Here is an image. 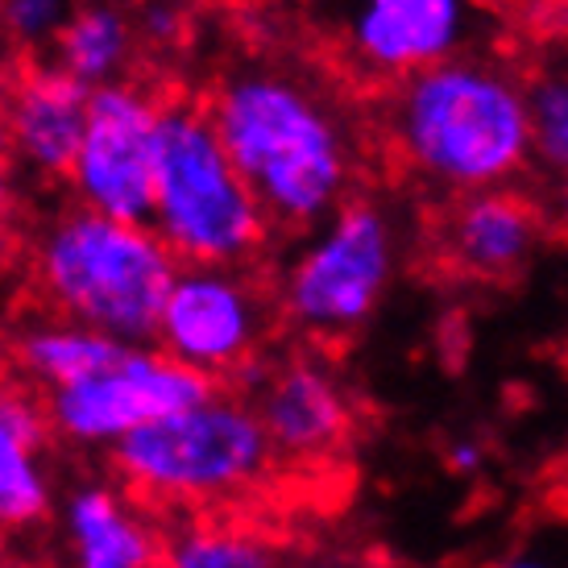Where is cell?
Segmentation results:
<instances>
[{"label":"cell","instance_id":"2","mask_svg":"<svg viewBox=\"0 0 568 568\" xmlns=\"http://www.w3.org/2000/svg\"><path fill=\"white\" fill-rule=\"evenodd\" d=\"M395 138L415 171L457 195L506 187L531 162L527 83L498 63L440 59L403 80Z\"/></svg>","mask_w":568,"mask_h":568},{"label":"cell","instance_id":"1","mask_svg":"<svg viewBox=\"0 0 568 568\" xmlns=\"http://www.w3.org/2000/svg\"><path fill=\"white\" fill-rule=\"evenodd\" d=\"M207 121L274 224H320L341 207L353 150L341 116L291 75L241 71L212 95Z\"/></svg>","mask_w":568,"mask_h":568},{"label":"cell","instance_id":"4","mask_svg":"<svg viewBox=\"0 0 568 568\" xmlns=\"http://www.w3.org/2000/svg\"><path fill=\"white\" fill-rule=\"evenodd\" d=\"M274 448L245 398L207 390L200 403L159 415L112 444V469L150 503L200 506L253 489Z\"/></svg>","mask_w":568,"mask_h":568},{"label":"cell","instance_id":"14","mask_svg":"<svg viewBox=\"0 0 568 568\" xmlns=\"http://www.w3.org/2000/svg\"><path fill=\"white\" fill-rule=\"evenodd\" d=\"M63 539L80 568H145L162 552L154 523L112 486H80L63 503Z\"/></svg>","mask_w":568,"mask_h":568},{"label":"cell","instance_id":"15","mask_svg":"<svg viewBox=\"0 0 568 568\" xmlns=\"http://www.w3.org/2000/svg\"><path fill=\"white\" fill-rule=\"evenodd\" d=\"M536 207L506 187L465 191V200H460V207L453 212V224H448L453 257L469 274H481V278H498V274L519 270L536 253Z\"/></svg>","mask_w":568,"mask_h":568},{"label":"cell","instance_id":"10","mask_svg":"<svg viewBox=\"0 0 568 568\" xmlns=\"http://www.w3.org/2000/svg\"><path fill=\"white\" fill-rule=\"evenodd\" d=\"M465 33L469 0H357L348 13L353 59L398 80L453 59Z\"/></svg>","mask_w":568,"mask_h":568},{"label":"cell","instance_id":"17","mask_svg":"<svg viewBox=\"0 0 568 568\" xmlns=\"http://www.w3.org/2000/svg\"><path fill=\"white\" fill-rule=\"evenodd\" d=\"M125 341H116L109 332L88 328V324H75V320H54V324H38L21 336L17 345V357H21V369L30 374L38 386H63V382H75L83 374H92L95 365H104Z\"/></svg>","mask_w":568,"mask_h":568},{"label":"cell","instance_id":"20","mask_svg":"<svg viewBox=\"0 0 568 568\" xmlns=\"http://www.w3.org/2000/svg\"><path fill=\"white\" fill-rule=\"evenodd\" d=\"M75 13V0H0V30L21 50L50 47L67 17Z\"/></svg>","mask_w":568,"mask_h":568},{"label":"cell","instance_id":"12","mask_svg":"<svg viewBox=\"0 0 568 568\" xmlns=\"http://www.w3.org/2000/svg\"><path fill=\"white\" fill-rule=\"evenodd\" d=\"M257 419L274 457L316 460L332 453L348 427V398L320 362H291L262 378Z\"/></svg>","mask_w":568,"mask_h":568},{"label":"cell","instance_id":"6","mask_svg":"<svg viewBox=\"0 0 568 568\" xmlns=\"http://www.w3.org/2000/svg\"><path fill=\"white\" fill-rule=\"evenodd\" d=\"M398 270V229L374 204L332 207L286 266L283 307L312 336L357 332L378 312Z\"/></svg>","mask_w":568,"mask_h":568},{"label":"cell","instance_id":"7","mask_svg":"<svg viewBox=\"0 0 568 568\" xmlns=\"http://www.w3.org/2000/svg\"><path fill=\"white\" fill-rule=\"evenodd\" d=\"M216 382L166 357L150 341H125L104 365L47 390V424L80 448H112L133 427L200 403Z\"/></svg>","mask_w":568,"mask_h":568},{"label":"cell","instance_id":"3","mask_svg":"<svg viewBox=\"0 0 568 568\" xmlns=\"http://www.w3.org/2000/svg\"><path fill=\"white\" fill-rule=\"evenodd\" d=\"M38 286L63 320L116 341H154L179 257L145 221L71 207L38 241Z\"/></svg>","mask_w":568,"mask_h":568},{"label":"cell","instance_id":"21","mask_svg":"<svg viewBox=\"0 0 568 568\" xmlns=\"http://www.w3.org/2000/svg\"><path fill=\"white\" fill-rule=\"evenodd\" d=\"M448 465H453L457 474L474 477V474H481L486 453H481V444H477V440H457L453 448H448Z\"/></svg>","mask_w":568,"mask_h":568},{"label":"cell","instance_id":"5","mask_svg":"<svg viewBox=\"0 0 568 568\" xmlns=\"http://www.w3.org/2000/svg\"><path fill=\"white\" fill-rule=\"evenodd\" d=\"M150 229L179 262L241 266L266 241V207L200 109H162Z\"/></svg>","mask_w":568,"mask_h":568},{"label":"cell","instance_id":"18","mask_svg":"<svg viewBox=\"0 0 568 568\" xmlns=\"http://www.w3.org/2000/svg\"><path fill=\"white\" fill-rule=\"evenodd\" d=\"M162 552L174 568H266L274 560L257 536L221 523H187L162 544Z\"/></svg>","mask_w":568,"mask_h":568},{"label":"cell","instance_id":"11","mask_svg":"<svg viewBox=\"0 0 568 568\" xmlns=\"http://www.w3.org/2000/svg\"><path fill=\"white\" fill-rule=\"evenodd\" d=\"M88 92L59 67H33L4 88V150L38 179H67L88 121Z\"/></svg>","mask_w":568,"mask_h":568},{"label":"cell","instance_id":"9","mask_svg":"<svg viewBox=\"0 0 568 568\" xmlns=\"http://www.w3.org/2000/svg\"><path fill=\"white\" fill-rule=\"evenodd\" d=\"M262 332L266 307L237 266L179 262L154 328V345L166 357L216 382L241 374V365L253 362Z\"/></svg>","mask_w":568,"mask_h":568},{"label":"cell","instance_id":"13","mask_svg":"<svg viewBox=\"0 0 568 568\" xmlns=\"http://www.w3.org/2000/svg\"><path fill=\"white\" fill-rule=\"evenodd\" d=\"M47 407L0 374V536L30 531L50 515L54 481L47 465Z\"/></svg>","mask_w":568,"mask_h":568},{"label":"cell","instance_id":"19","mask_svg":"<svg viewBox=\"0 0 568 568\" xmlns=\"http://www.w3.org/2000/svg\"><path fill=\"white\" fill-rule=\"evenodd\" d=\"M527 116H531V159L552 174L568 171V67L544 71L527 88Z\"/></svg>","mask_w":568,"mask_h":568},{"label":"cell","instance_id":"25","mask_svg":"<svg viewBox=\"0 0 568 568\" xmlns=\"http://www.w3.org/2000/svg\"><path fill=\"white\" fill-rule=\"evenodd\" d=\"M0 150H4V83H0Z\"/></svg>","mask_w":568,"mask_h":568},{"label":"cell","instance_id":"22","mask_svg":"<svg viewBox=\"0 0 568 568\" xmlns=\"http://www.w3.org/2000/svg\"><path fill=\"white\" fill-rule=\"evenodd\" d=\"M13 204H17V183H13V171H9V162L0 159V229L13 221Z\"/></svg>","mask_w":568,"mask_h":568},{"label":"cell","instance_id":"8","mask_svg":"<svg viewBox=\"0 0 568 568\" xmlns=\"http://www.w3.org/2000/svg\"><path fill=\"white\" fill-rule=\"evenodd\" d=\"M159 121L162 104L125 80L88 92L80 150L67 166V183L83 207L116 221H150Z\"/></svg>","mask_w":568,"mask_h":568},{"label":"cell","instance_id":"23","mask_svg":"<svg viewBox=\"0 0 568 568\" xmlns=\"http://www.w3.org/2000/svg\"><path fill=\"white\" fill-rule=\"evenodd\" d=\"M174 30V13L171 9H150V33H171Z\"/></svg>","mask_w":568,"mask_h":568},{"label":"cell","instance_id":"24","mask_svg":"<svg viewBox=\"0 0 568 568\" xmlns=\"http://www.w3.org/2000/svg\"><path fill=\"white\" fill-rule=\"evenodd\" d=\"M556 212H560V224L568 229V171H560V191H556Z\"/></svg>","mask_w":568,"mask_h":568},{"label":"cell","instance_id":"16","mask_svg":"<svg viewBox=\"0 0 568 568\" xmlns=\"http://www.w3.org/2000/svg\"><path fill=\"white\" fill-rule=\"evenodd\" d=\"M54 50V67L80 80L83 88H100V83L121 80L129 59V21L109 4H88L67 17L59 38L50 42Z\"/></svg>","mask_w":568,"mask_h":568}]
</instances>
